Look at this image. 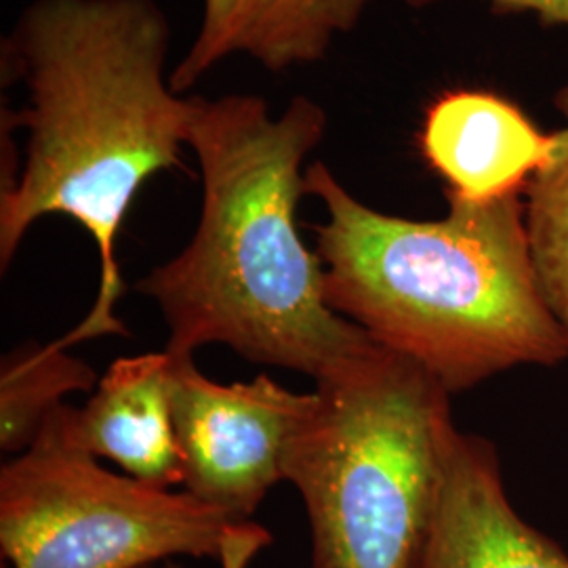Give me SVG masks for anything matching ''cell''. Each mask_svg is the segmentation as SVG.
I'll list each match as a JSON object with an SVG mask.
<instances>
[{
    "mask_svg": "<svg viewBox=\"0 0 568 568\" xmlns=\"http://www.w3.org/2000/svg\"><path fill=\"white\" fill-rule=\"evenodd\" d=\"M150 568H156V567H150ZM163 568H185V567H182V565H175V562H164Z\"/></svg>",
    "mask_w": 568,
    "mask_h": 568,
    "instance_id": "5bb4252c",
    "label": "cell"
},
{
    "mask_svg": "<svg viewBox=\"0 0 568 568\" xmlns=\"http://www.w3.org/2000/svg\"><path fill=\"white\" fill-rule=\"evenodd\" d=\"M415 568H568V554L509 504L487 438L457 429Z\"/></svg>",
    "mask_w": 568,
    "mask_h": 568,
    "instance_id": "52a82bcc",
    "label": "cell"
},
{
    "mask_svg": "<svg viewBox=\"0 0 568 568\" xmlns=\"http://www.w3.org/2000/svg\"><path fill=\"white\" fill-rule=\"evenodd\" d=\"M187 148L203 178L192 241L135 288L169 326L166 352L225 345L244 361L325 384L377 344L326 302L325 264L297 227L305 159L325 108L297 95L281 114L257 95L192 98Z\"/></svg>",
    "mask_w": 568,
    "mask_h": 568,
    "instance_id": "7a4b0ae2",
    "label": "cell"
},
{
    "mask_svg": "<svg viewBox=\"0 0 568 568\" xmlns=\"http://www.w3.org/2000/svg\"><path fill=\"white\" fill-rule=\"evenodd\" d=\"M171 377L166 349L114 361L82 408H58L68 440L145 485H182Z\"/></svg>",
    "mask_w": 568,
    "mask_h": 568,
    "instance_id": "9c48e42d",
    "label": "cell"
},
{
    "mask_svg": "<svg viewBox=\"0 0 568 568\" xmlns=\"http://www.w3.org/2000/svg\"><path fill=\"white\" fill-rule=\"evenodd\" d=\"M419 148L447 183V199L487 204L527 192L554 154L556 133L497 93L457 89L427 108Z\"/></svg>",
    "mask_w": 568,
    "mask_h": 568,
    "instance_id": "ba28073f",
    "label": "cell"
},
{
    "mask_svg": "<svg viewBox=\"0 0 568 568\" xmlns=\"http://www.w3.org/2000/svg\"><path fill=\"white\" fill-rule=\"evenodd\" d=\"M316 394L286 476L304 499L310 568L417 567L457 432L450 394L382 345Z\"/></svg>",
    "mask_w": 568,
    "mask_h": 568,
    "instance_id": "277c9868",
    "label": "cell"
},
{
    "mask_svg": "<svg viewBox=\"0 0 568 568\" xmlns=\"http://www.w3.org/2000/svg\"><path fill=\"white\" fill-rule=\"evenodd\" d=\"M58 408L0 469V549L11 568H150L180 556L248 568L272 544L264 527L185 490L100 466L68 440Z\"/></svg>",
    "mask_w": 568,
    "mask_h": 568,
    "instance_id": "5b68a950",
    "label": "cell"
},
{
    "mask_svg": "<svg viewBox=\"0 0 568 568\" xmlns=\"http://www.w3.org/2000/svg\"><path fill=\"white\" fill-rule=\"evenodd\" d=\"M325 209L316 253L326 302L448 394L516 366H556L568 342L539 291L525 199H448L440 220H406L358 201L325 163L305 169Z\"/></svg>",
    "mask_w": 568,
    "mask_h": 568,
    "instance_id": "3957f363",
    "label": "cell"
},
{
    "mask_svg": "<svg viewBox=\"0 0 568 568\" xmlns=\"http://www.w3.org/2000/svg\"><path fill=\"white\" fill-rule=\"evenodd\" d=\"M554 105L568 122V82ZM525 222L535 278L568 342V124L556 131L549 163L528 183Z\"/></svg>",
    "mask_w": 568,
    "mask_h": 568,
    "instance_id": "7c38bea8",
    "label": "cell"
},
{
    "mask_svg": "<svg viewBox=\"0 0 568 568\" xmlns=\"http://www.w3.org/2000/svg\"><path fill=\"white\" fill-rule=\"evenodd\" d=\"M427 4L434 0H408ZM497 13H532L546 26H568V0H487Z\"/></svg>",
    "mask_w": 568,
    "mask_h": 568,
    "instance_id": "4fadbf2b",
    "label": "cell"
},
{
    "mask_svg": "<svg viewBox=\"0 0 568 568\" xmlns=\"http://www.w3.org/2000/svg\"><path fill=\"white\" fill-rule=\"evenodd\" d=\"M368 0H203L196 39L171 70L178 93L224 60L246 55L270 72L325 60L365 16Z\"/></svg>",
    "mask_w": 568,
    "mask_h": 568,
    "instance_id": "30bf717a",
    "label": "cell"
},
{
    "mask_svg": "<svg viewBox=\"0 0 568 568\" xmlns=\"http://www.w3.org/2000/svg\"><path fill=\"white\" fill-rule=\"evenodd\" d=\"M171 356L183 490L236 520H251L270 488L286 480L318 394L291 392L267 375L220 384L203 375L194 356Z\"/></svg>",
    "mask_w": 568,
    "mask_h": 568,
    "instance_id": "8992f818",
    "label": "cell"
},
{
    "mask_svg": "<svg viewBox=\"0 0 568 568\" xmlns=\"http://www.w3.org/2000/svg\"><path fill=\"white\" fill-rule=\"evenodd\" d=\"M169 44L156 0H32L4 42V65L28 93L16 121L28 142L0 190V270L47 215L79 222L100 253L98 297L53 342L61 349L129 337L114 312L124 295L116 239L143 183L182 169L194 108L171 84Z\"/></svg>",
    "mask_w": 568,
    "mask_h": 568,
    "instance_id": "6da1fadb",
    "label": "cell"
},
{
    "mask_svg": "<svg viewBox=\"0 0 568 568\" xmlns=\"http://www.w3.org/2000/svg\"><path fill=\"white\" fill-rule=\"evenodd\" d=\"M95 368L58 345H21L0 366V448L20 455L32 447L49 415L74 392L98 386Z\"/></svg>",
    "mask_w": 568,
    "mask_h": 568,
    "instance_id": "8fae6325",
    "label": "cell"
}]
</instances>
